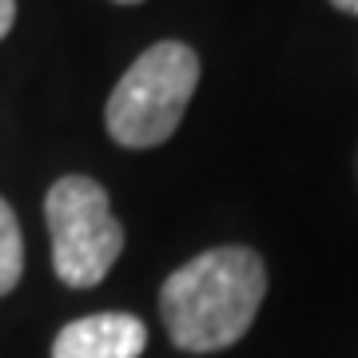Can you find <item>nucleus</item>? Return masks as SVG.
Instances as JSON below:
<instances>
[{
  "mask_svg": "<svg viewBox=\"0 0 358 358\" xmlns=\"http://www.w3.org/2000/svg\"><path fill=\"white\" fill-rule=\"evenodd\" d=\"M267 294V267L251 247H215L171 271L159 291L167 338L187 355L227 350L251 331Z\"/></svg>",
  "mask_w": 358,
  "mask_h": 358,
  "instance_id": "obj_1",
  "label": "nucleus"
},
{
  "mask_svg": "<svg viewBox=\"0 0 358 358\" xmlns=\"http://www.w3.org/2000/svg\"><path fill=\"white\" fill-rule=\"evenodd\" d=\"M199 88V56L183 40H159L120 76L103 124L120 148H159L176 136Z\"/></svg>",
  "mask_w": 358,
  "mask_h": 358,
  "instance_id": "obj_2",
  "label": "nucleus"
},
{
  "mask_svg": "<svg viewBox=\"0 0 358 358\" xmlns=\"http://www.w3.org/2000/svg\"><path fill=\"white\" fill-rule=\"evenodd\" d=\"M52 235L56 279L72 291H88L108 279L124 251V223L112 215L108 192L92 176H64L48 187L44 199Z\"/></svg>",
  "mask_w": 358,
  "mask_h": 358,
  "instance_id": "obj_3",
  "label": "nucleus"
},
{
  "mask_svg": "<svg viewBox=\"0 0 358 358\" xmlns=\"http://www.w3.org/2000/svg\"><path fill=\"white\" fill-rule=\"evenodd\" d=\"M148 346V327L136 315L103 310L68 322L52 343V358H140Z\"/></svg>",
  "mask_w": 358,
  "mask_h": 358,
  "instance_id": "obj_4",
  "label": "nucleus"
},
{
  "mask_svg": "<svg viewBox=\"0 0 358 358\" xmlns=\"http://www.w3.org/2000/svg\"><path fill=\"white\" fill-rule=\"evenodd\" d=\"M24 275V239H20V223L16 211L0 199V294H8Z\"/></svg>",
  "mask_w": 358,
  "mask_h": 358,
  "instance_id": "obj_5",
  "label": "nucleus"
},
{
  "mask_svg": "<svg viewBox=\"0 0 358 358\" xmlns=\"http://www.w3.org/2000/svg\"><path fill=\"white\" fill-rule=\"evenodd\" d=\"M13 20H16V0H0V40L13 32Z\"/></svg>",
  "mask_w": 358,
  "mask_h": 358,
  "instance_id": "obj_6",
  "label": "nucleus"
},
{
  "mask_svg": "<svg viewBox=\"0 0 358 358\" xmlns=\"http://www.w3.org/2000/svg\"><path fill=\"white\" fill-rule=\"evenodd\" d=\"M334 8H343V13H350V16H358V0H331Z\"/></svg>",
  "mask_w": 358,
  "mask_h": 358,
  "instance_id": "obj_7",
  "label": "nucleus"
},
{
  "mask_svg": "<svg viewBox=\"0 0 358 358\" xmlns=\"http://www.w3.org/2000/svg\"><path fill=\"white\" fill-rule=\"evenodd\" d=\"M115 4H140V0H115Z\"/></svg>",
  "mask_w": 358,
  "mask_h": 358,
  "instance_id": "obj_8",
  "label": "nucleus"
}]
</instances>
